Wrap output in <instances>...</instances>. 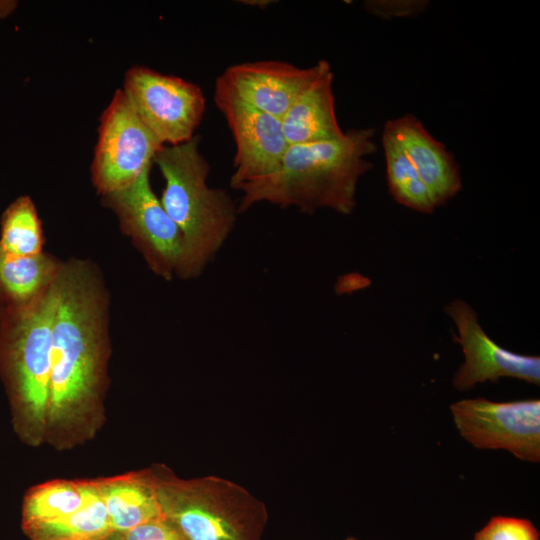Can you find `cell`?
<instances>
[{
  "instance_id": "1",
  "label": "cell",
  "mask_w": 540,
  "mask_h": 540,
  "mask_svg": "<svg viewBox=\"0 0 540 540\" xmlns=\"http://www.w3.org/2000/svg\"><path fill=\"white\" fill-rule=\"evenodd\" d=\"M109 292L98 266L62 262L53 323L45 444L67 451L93 440L106 421L111 356Z\"/></svg>"
},
{
  "instance_id": "2",
  "label": "cell",
  "mask_w": 540,
  "mask_h": 540,
  "mask_svg": "<svg viewBox=\"0 0 540 540\" xmlns=\"http://www.w3.org/2000/svg\"><path fill=\"white\" fill-rule=\"evenodd\" d=\"M374 133L353 129L338 139L289 145L273 173L236 187L242 192L238 213L268 202L308 214L320 208L351 214L357 183L373 167L366 156L377 151Z\"/></svg>"
},
{
  "instance_id": "3",
  "label": "cell",
  "mask_w": 540,
  "mask_h": 540,
  "mask_svg": "<svg viewBox=\"0 0 540 540\" xmlns=\"http://www.w3.org/2000/svg\"><path fill=\"white\" fill-rule=\"evenodd\" d=\"M57 303L58 278L29 304L0 310V377L11 425L32 448L45 444Z\"/></svg>"
},
{
  "instance_id": "4",
  "label": "cell",
  "mask_w": 540,
  "mask_h": 540,
  "mask_svg": "<svg viewBox=\"0 0 540 540\" xmlns=\"http://www.w3.org/2000/svg\"><path fill=\"white\" fill-rule=\"evenodd\" d=\"M195 135L178 145H165L154 157L165 185L161 204L178 227L183 251L176 276L199 277L229 237L238 208L228 193L212 188L207 179L210 165Z\"/></svg>"
},
{
  "instance_id": "5",
  "label": "cell",
  "mask_w": 540,
  "mask_h": 540,
  "mask_svg": "<svg viewBox=\"0 0 540 540\" xmlns=\"http://www.w3.org/2000/svg\"><path fill=\"white\" fill-rule=\"evenodd\" d=\"M151 466L162 516L186 540L260 539L266 508L247 489L214 475L184 479L165 464Z\"/></svg>"
},
{
  "instance_id": "6",
  "label": "cell",
  "mask_w": 540,
  "mask_h": 540,
  "mask_svg": "<svg viewBox=\"0 0 540 540\" xmlns=\"http://www.w3.org/2000/svg\"><path fill=\"white\" fill-rule=\"evenodd\" d=\"M118 89L101 115L91 180L101 196L132 184L163 148Z\"/></svg>"
},
{
  "instance_id": "7",
  "label": "cell",
  "mask_w": 540,
  "mask_h": 540,
  "mask_svg": "<svg viewBox=\"0 0 540 540\" xmlns=\"http://www.w3.org/2000/svg\"><path fill=\"white\" fill-rule=\"evenodd\" d=\"M151 167L129 186L101 196L102 204L115 213L122 233L131 239L149 269L171 280L180 263L183 239L152 189Z\"/></svg>"
},
{
  "instance_id": "8",
  "label": "cell",
  "mask_w": 540,
  "mask_h": 540,
  "mask_svg": "<svg viewBox=\"0 0 540 540\" xmlns=\"http://www.w3.org/2000/svg\"><path fill=\"white\" fill-rule=\"evenodd\" d=\"M122 91L163 145L182 144L195 136L206 108L196 84L135 66L126 72Z\"/></svg>"
},
{
  "instance_id": "9",
  "label": "cell",
  "mask_w": 540,
  "mask_h": 540,
  "mask_svg": "<svg viewBox=\"0 0 540 540\" xmlns=\"http://www.w3.org/2000/svg\"><path fill=\"white\" fill-rule=\"evenodd\" d=\"M462 437L479 449H505L523 461H540V400L465 399L450 406Z\"/></svg>"
},
{
  "instance_id": "10",
  "label": "cell",
  "mask_w": 540,
  "mask_h": 540,
  "mask_svg": "<svg viewBox=\"0 0 540 540\" xmlns=\"http://www.w3.org/2000/svg\"><path fill=\"white\" fill-rule=\"evenodd\" d=\"M453 320L464 363L456 371L452 383L459 391L469 390L477 383L495 382L501 377L518 378L529 383H540V358L522 355L499 346L483 330L472 307L456 299L445 307Z\"/></svg>"
},
{
  "instance_id": "11",
  "label": "cell",
  "mask_w": 540,
  "mask_h": 540,
  "mask_svg": "<svg viewBox=\"0 0 540 540\" xmlns=\"http://www.w3.org/2000/svg\"><path fill=\"white\" fill-rule=\"evenodd\" d=\"M214 101L235 142L231 187L273 173L289 144L281 119L262 112L215 87Z\"/></svg>"
},
{
  "instance_id": "12",
  "label": "cell",
  "mask_w": 540,
  "mask_h": 540,
  "mask_svg": "<svg viewBox=\"0 0 540 540\" xmlns=\"http://www.w3.org/2000/svg\"><path fill=\"white\" fill-rule=\"evenodd\" d=\"M329 68L326 60L308 68L272 60L247 62L228 67L215 87L281 119L296 98Z\"/></svg>"
},
{
  "instance_id": "13",
  "label": "cell",
  "mask_w": 540,
  "mask_h": 540,
  "mask_svg": "<svg viewBox=\"0 0 540 540\" xmlns=\"http://www.w3.org/2000/svg\"><path fill=\"white\" fill-rule=\"evenodd\" d=\"M401 144L436 207L445 204L461 189L459 166L454 156L413 115L406 114L384 125Z\"/></svg>"
},
{
  "instance_id": "14",
  "label": "cell",
  "mask_w": 540,
  "mask_h": 540,
  "mask_svg": "<svg viewBox=\"0 0 540 540\" xmlns=\"http://www.w3.org/2000/svg\"><path fill=\"white\" fill-rule=\"evenodd\" d=\"M93 481L113 531L124 533L162 516L152 466Z\"/></svg>"
},
{
  "instance_id": "15",
  "label": "cell",
  "mask_w": 540,
  "mask_h": 540,
  "mask_svg": "<svg viewBox=\"0 0 540 540\" xmlns=\"http://www.w3.org/2000/svg\"><path fill=\"white\" fill-rule=\"evenodd\" d=\"M331 68L313 81L281 117L289 145L338 139L345 133L339 126L332 89Z\"/></svg>"
},
{
  "instance_id": "16",
  "label": "cell",
  "mask_w": 540,
  "mask_h": 540,
  "mask_svg": "<svg viewBox=\"0 0 540 540\" xmlns=\"http://www.w3.org/2000/svg\"><path fill=\"white\" fill-rule=\"evenodd\" d=\"M61 260L42 252L16 255L0 247V310L29 304L57 280Z\"/></svg>"
},
{
  "instance_id": "17",
  "label": "cell",
  "mask_w": 540,
  "mask_h": 540,
  "mask_svg": "<svg viewBox=\"0 0 540 540\" xmlns=\"http://www.w3.org/2000/svg\"><path fill=\"white\" fill-rule=\"evenodd\" d=\"M96 494L93 479H54L35 485L24 495L21 526L71 514L81 509Z\"/></svg>"
},
{
  "instance_id": "18",
  "label": "cell",
  "mask_w": 540,
  "mask_h": 540,
  "mask_svg": "<svg viewBox=\"0 0 540 540\" xmlns=\"http://www.w3.org/2000/svg\"><path fill=\"white\" fill-rule=\"evenodd\" d=\"M22 529L30 540H94L113 532L98 490L81 509L54 520L22 526Z\"/></svg>"
},
{
  "instance_id": "19",
  "label": "cell",
  "mask_w": 540,
  "mask_h": 540,
  "mask_svg": "<svg viewBox=\"0 0 540 540\" xmlns=\"http://www.w3.org/2000/svg\"><path fill=\"white\" fill-rule=\"evenodd\" d=\"M382 145L385 152L388 187L400 204L421 213H432L436 208L432 196L410 162L401 144L384 126Z\"/></svg>"
},
{
  "instance_id": "20",
  "label": "cell",
  "mask_w": 540,
  "mask_h": 540,
  "mask_svg": "<svg viewBox=\"0 0 540 540\" xmlns=\"http://www.w3.org/2000/svg\"><path fill=\"white\" fill-rule=\"evenodd\" d=\"M45 236L36 206L29 196L16 198L1 217L0 247L16 255L42 253Z\"/></svg>"
},
{
  "instance_id": "21",
  "label": "cell",
  "mask_w": 540,
  "mask_h": 540,
  "mask_svg": "<svg viewBox=\"0 0 540 540\" xmlns=\"http://www.w3.org/2000/svg\"><path fill=\"white\" fill-rule=\"evenodd\" d=\"M474 540H539V532L529 520L495 516L475 534Z\"/></svg>"
},
{
  "instance_id": "22",
  "label": "cell",
  "mask_w": 540,
  "mask_h": 540,
  "mask_svg": "<svg viewBox=\"0 0 540 540\" xmlns=\"http://www.w3.org/2000/svg\"><path fill=\"white\" fill-rule=\"evenodd\" d=\"M124 540H186L164 516L155 518L124 533Z\"/></svg>"
},
{
  "instance_id": "23",
  "label": "cell",
  "mask_w": 540,
  "mask_h": 540,
  "mask_svg": "<svg viewBox=\"0 0 540 540\" xmlns=\"http://www.w3.org/2000/svg\"><path fill=\"white\" fill-rule=\"evenodd\" d=\"M366 10L381 18L415 16L428 6L424 0H369L364 4Z\"/></svg>"
},
{
  "instance_id": "24",
  "label": "cell",
  "mask_w": 540,
  "mask_h": 540,
  "mask_svg": "<svg viewBox=\"0 0 540 540\" xmlns=\"http://www.w3.org/2000/svg\"><path fill=\"white\" fill-rule=\"evenodd\" d=\"M16 5L17 3L15 1H0V18L9 15Z\"/></svg>"
},
{
  "instance_id": "25",
  "label": "cell",
  "mask_w": 540,
  "mask_h": 540,
  "mask_svg": "<svg viewBox=\"0 0 540 540\" xmlns=\"http://www.w3.org/2000/svg\"><path fill=\"white\" fill-rule=\"evenodd\" d=\"M94 540H124V537L122 533L113 531L104 537L94 539Z\"/></svg>"
},
{
  "instance_id": "26",
  "label": "cell",
  "mask_w": 540,
  "mask_h": 540,
  "mask_svg": "<svg viewBox=\"0 0 540 540\" xmlns=\"http://www.w3.org/2000/svg\"><path fill=\"white\" fill-rule=\"evenodd\" d=\"M246 5H253V6H259L260 8H264L265 6L269 5L272 1L269 0H250V1H243Z\"/></svg>"
},
{
  "instance_id": "27",
  "label": "cell",
  "mask_w": 540,
  "mask_h": 540,
  "mask_svg": "<svg viewBox=\"0 0 540 540\" xmlns=\"http://www.w3.org/2000/svg\"><path fill=\"white\" fill-rule=\"evenodd\" d=\"M345 540H356L355 538H352V537H348L347 539Z\"/></svg>"
}]
</instances>
